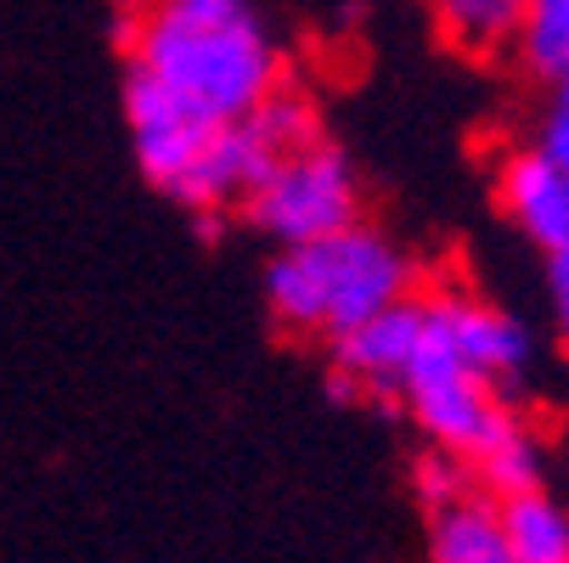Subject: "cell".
Masks as SVG:
<instances>
[{
  "instance_id": "obj_12",
  "label": "cell",
  "mask_w": 569,
  "mask_h": 563,
  "mask_svg": "<svg viewBox=\"0 0 569 563\" xmlns=\"http://www.w3.org/2000/svg\"><path fill=\"white\" fill-rule=\"evenodd\" d=\"M468 468H473V485H479L485 496H497V502L547 485V462H541V440H536L530 418H519L497 445H485Z\"/></svg>"
},
{
  "instance_id": "obj_4",
  "label": "cell",
  "mask_w": 569,
  "mask_h": 563,
  "mask_svg": "<svg viewBox=\"0 0 569 563\" xmlns=\"http://www.w3.org/2000/svg\"><path fill=\"white\" fill-rule=\"evenodd\" d=\"M321 130V113L310 102L305 86L282 79V86L249 108L242 119H231L226 130L209 135V147L192 158V170L164 192L181 214L203 220V225H220V220H237V209L249 203V192L282 164V158Z\"/></svg>"
},
{
  "instance_id": "obj_5",
  "label": "cell",
  "mask_w": 569,
  "mask_h": 563,
  "mask_svg": "<svg viewBox=\"0 0 569 563\" xmlns=\"http://www.w3.org/2000/svg\"><path fill=\"white\" fill-rule=\"evenodd\" d=\"M361 214H367V175L356 152L328 130L305 135L237 209V220L271 249L328 237L339 225H356Z\"/></svg>"
},
{
  "instance_id": "obj_13",
  "label": "cell",
  "mask_w": 569,
  "mask_h": 563,
  "mask_svg": "<svg viewBox=\"0 0 569 563\" xmlns=\"http://www.w3.org/2000/svg\"><path fill=\"white\" fill-rule=\"evenodd\" d=\"M513 68L536 91L569 73V0H525V29L513 46Z\"/></svg>"
},
{
  "instance_id": "obj_14",
  "label": "cell",
  "mask_w": 569,
  "mask_h": 563,
  "mask_svg": "<svg viewBox=\"0 0 569 563\" xmlns=\"http://www.w3.org/2000/svg\"><path fill=\"white\" fill-rule=\"evenodd\" d=\"M406 485H412V496H418L423 513H435V507H446V502L479 491L468 456H457V451H446V445H423V451L412 456V468H406Z\"/></svg>"
},
{
  "instance_id": "obj_11",
  "label": "cell",
  "mask_w": 569,
  "mask_h": 563,
  "mask_svg": "<svg viewBox=\"0 0 569 563\" xmlns=\"http://www.w3.org/2000/svg\"><path fill=\"white\" fill-rule=\"evenodd\" d=\"M497 507H502V530H508L519 563H569V507L547 485L508 496Z\"/></svg>"
},
{
  "instance_id": "obj_6",
  "label": "cell",
  "mask_w": 569,
  "mask_h": 563,
  "mask_svg": "<svg viewBox=\"0 0 569 563\" xmlns=\"http://www.w3.org/2000/svg\"><path fill=\"white\" fill-rule=\"evenodd\" d=\"M497 209L525 243L547 254H569V102L541 91L530 124L497 152Z\"/></svg>"
},
{
  "instance_id": "obj_8",
  "label": "cell",
  "mask_w": 569,
  "mask_h": 563,
  "mask_svg": "<svg viewBox=\"0 0 569 563\" xmlns=\"http://www.w3.org/2000/svg\"><path fill=\"white\" fill-rule=\"evenodd\" d=\"M418 293L389 304L383 315L361 321L356 333L321 344V361H328V389L345 406H389L395 400V383H400V366L418 344Z\"/></svg>"
},
{
  "instance_id": "obj_16",
  "label": "cell",
  "mask_w": 569,
  "mask_h": 563,
  "mask_svg": "<svg viewBox=\"0 0 569 563\" xmlns=\"http://www.w3.org/2000/svg\"><path fill=\"white\" fill-rule=\"evenodd\" d=\"M547 91H552V97H558V102H569V73H563V79H558V86H547Z\"/></svg>"
},
{
  "instance_id": "obj_2",
  "label": "cell",
  "mask_w": 569,
  "mask_h": 563,
  "mask_svg": "<svg viewBox=\"0 0 569 563\" xmlns=\"http://www.w3.org/2000/svg\"><path fill=\"white\" fill-rule=\"evenodd\" d=\"M423 282H429L423 260L372 214L328 237H310V243L271 249L260 271L271 321L288 339L316 344V350L356 333L361 321L383 315L389 304L412 299Z\"/></svg>"
},
{
  "instance_id": "obj_1",
  "label": "cell",
  "mask_w": 569,
  "mask_h": 563,
  "mask_svg": "<svg viewBox=\"0 0 569 563\" xmlns=\"http://www.w3.org/2000/svg\"><path fill=\"white\" fill-rule=\"evenodd\" d=\"M124 135L141 181L164 198L214 130L260 108L288 51L260 0H124Z\"/></svg>"
},
{
  "instance_id": "obj_3",
  "label": "cell",
  "mask_w": 569,
  "mask_h": 563,
  "mask_svg": "<svg viewBox=\"0 0 569 563\" xmlns=\"http://www.w3.org/2000/svg\"><path fill=\"white\" fill-rule=\"evenodd\" d=\"M418 310H423L418 315V344H412V355H406V366H400V383H395L389 406L423 434V445H446V451L473 462L485 445H497L525 418L519 394L497 389L491 378L473 372L451 350V339L435 321V304H429L423 288H418Z\"/></svg>"
},
{
  "instance_id": "obj_9",
  "label": "cell",
  "mask_w": 569,
  "mask_h": 563,
  "mask_svg": "<svg viewBox=\"0 0 569 563\" xmlns=\"http://www.w3.org/2000/svg\"><path fill=\"white\" fill-rule=\"evenodd\" d=\"M446 51L479 68H513V46L525 29V0H423Z\"/></svg>"
},
{
  "instance_id": "obj_15",
  "label": "cell",
  "mask_w": 569,
  "mask_h": 563,
  "mask_svg": "<svg viewBox=\"0 0 569 563\" xmlns=\"http://www.w3.org/2000/svg\"><path fill=\"white\" fill-rule=\"evenodd\" d=\"M541 299H547V333L569 361V254L541 260Z\"/></svg>"
},
{
  "instance_id": "obj_7",
  "label": "cell",
  "mask_w": 569,
  "mask_h": 563,
  "mask_svg": "<svg viewBox=\"0 0 569 563\" xmlns=\"http://www.w3.org/2000/svg\"><path fill=\"white\" fill-rule=\"evenodd\" d=\"M423 293H429V304H435V321L446 328V339H451V350L473 366V372H485L497 389H508V394H519L525 383H530V372H536V361H541V339H536V328L519 315V310H508L502 299H491V293H479L473 282H457V277H429L423 282Z\"/></svg>"
},
{
  "instance_id": "obj_10",
  "label": "cell",
  "mask_w": 569,
  "mask_h": 563,
  "mask_svg": "<svg viewBox=\"0 0 569 563\" xmlns=\"http://www.w3.org/2000/svg\"><path fill=\"white\" fill-rule=\"evenodd\" d=\"M423 524H429V563H519L502 530V507L485 491H468L423 513Z\"/></svg>"
}]
</instances>
